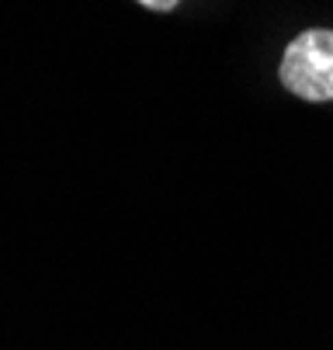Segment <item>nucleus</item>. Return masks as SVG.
I'll use <instances>...</instances> for the list:
<instances>
[{"label":"nucleus","instance_id":"nucleus-2","mask_svg":"<svg viewBox=\"0 0 333 350\" xmlns=\"http://www.w3.org/2000/svg\"><path fill=\"white\" fill-rule=\"evenodd\" d=\"M135 4H142V8H150V11H174L181 0H135Z\"/></svg>","mask_w":333,"mask_h":350},{"label":"nucleus","instance_id":"nucleus-1","mask_svg":"<svg viewBox=\"0 0 333 350\" xmlns=\"http://www.w3.org/2000/svg\"><path fill=\"white\" fill-rule=\"evenodd\" d=\"M278 80L302 101H333V31L309 28L295 35L281 56Z\"/></svg>","mask_w":333,"mask_h":350}]
</instances>
